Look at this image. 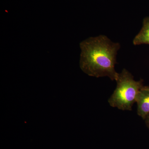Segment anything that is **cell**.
Wrapping results in <instances>:
<instances>
[{
    "mask_svg": "<svg viewBox=\"0 0 149 149\" xmlns=\"http://www.w3.org/2000/svg\"><path fill=\"white\" fill-rule=\"evenodd\" d=\"M81 70L89 76L108 77L116 80L118 73L115 69L120 44L112 42L107 36L90 37L80 43Z\"/></svg>",
    "mask_w": 149,
    "mask_h": 149,
    "instance_id": "1",
    "label": "cell"
},
{
    "mask_svg": "<svg viewBox=\"0 0 149 149\" xmlns=\"http://www.w3.org/2000/svg\"><path fill=\"white\" fill-rule=\"evenodd\" d=\"M116 88L108 100L110 105L123 111H131L136 102L139 91L143 86V80L136 81L133 75L123 69L118 73Z\"/></svg>",
    "mask_w": 149,
    "mask_h": 149,
    "instance_id": "2",
    "label": "cell"
},
{
    "mask_svg": "<svg viewBox=\"0 0 149 149\" xmlns=\"http://www.w3.org/2000/svg\"><path fill=\"white\" fill-rule=\"evenodd\" d=\"M137 113L145 119L149 113V86H143L139 91L136 102Z\"/></svg>",
    "mask_w": 149,
    "mask_h": 149,
    "instance_id": "3",
    "label": "cell"
},
{
    "mask_svg": "<svg viewBox=\"0 0 149 149\" xmlns=\"http://www.w3.org/2000/svg\"><path fill=\"white\" fill-rule=\"evenodd\" d=\"M133 45H149V17L144 18L143 27L133 40Z\"/></svg>",
    "mask_w": 149,
    "mask_h": 149,
    "instance_id": "4",
    "label": "cell"
},
{
    "mask_svg": "<svg viewBox=\"0 0 149 149\" xmlns=\"http://www.w3.org/2000/svg\"><path fill=\"white\" fill-rule=\"evenodd\" d=\"M144 120H145V122H146L147 127L149 128V113L147 115Z\"/></svg>",
    "mask_w": 149,
    "mask_h": 149,
    "instance_id": "5",
    "label": "cell"
}]
</instances>
